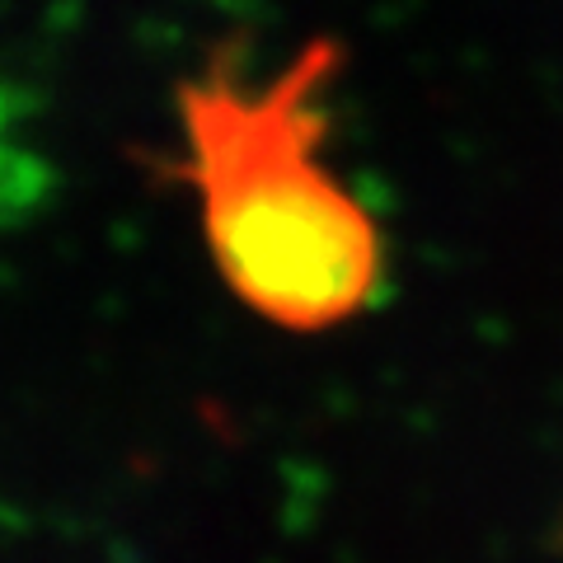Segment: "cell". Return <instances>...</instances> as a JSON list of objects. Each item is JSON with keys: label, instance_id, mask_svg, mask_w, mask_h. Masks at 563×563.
<instances>
[{"label": "cell", "instance_id": "6da1fadb", "mask_svg": "<svg viewBox=\"0 0 563 563\" xmlns=\"http://www.w3.org/2000/svg\"><path fill=\"white\" fill-rule=\"evenodd\" d=\"M343 47H301L268 85H250L235 47H217L174 90L179 165L198 192L207 254L235 301L287 333L347 324L385 277V240L366 202L320 161L324 85Z\"/></svg>", "mask_w": 563, "mask_h": 563}]
</instances>
